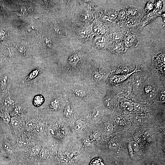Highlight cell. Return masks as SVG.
I'll list each match as a JSON object with an SVG mask.
<instances>
[{"instance_id": "3", "label": "cell", "mask_w": 165, "mask_h": 165, "mask_svg": "<svg viewBox=\"0 0 165 165\" xmlns=\"http://www.w3.org/2000/svg\"><path fill=\"white\" fill-rule=\"evenodd\" d=\"M0 116L3 121L7 123L10 120V116L8 112L5 110L1 107L0 106Z\"/></svg>"}, {"instance_id": "26", "label": "cell", "mask_w": 165, "mask_h": 165, "mask_svg": "<svg viewBox=\"0 0 165 165\" xmlns=\"http://www.w3.org/2000/svg\"><path fill=\"white\" fill-rule=\"evenodd\" d=\"M128 148L129 149L130 153L131 156H132L133 155V150L130 144L129 145Z\"/></svg>"}, {"instance_id": "16", "label": "cell", "mask_w": 165, "mask_h": 165, "mask_svg": "<svg viewBox=\"0 0 165 165\" xmlns=\"http://www.w3.org/2000/svg\"><path fill=\"white\" fill-rule=\"evenodd\" d=\"M134 122L138 125L141 124L142 123V118L138 115L135 116L134 117Z\"/></svg>"}, {"instance_id": "18", "label": "cell", "mask_w": 165, "mask_h": 165, "mask_svg": "<svg viewBox=\"0 0 165 165\" xmlns=\"http://www.w3.org/2000/svg\"><path fill=\"white\" fill-rule=\"evenodd\" d=\"M44 44L47 46H50L51 44V41L49 38H46L44 40Z\"/></svg>"}, {"instance_id": "28", "label": "cell", "mask_w": 165, "mask_h": 165, "mask_svg": "<svg viewBox=\"0 0 165 165\" xmlns=\"http://www.w3.org/2000/svg\"><path fill=\"white\" fill-rule=\"evenodd\" d=\"M18 165H24L20 163V164H18Z\"/></svg>"}, {"instance_id": "2", "label": "cell", "mask_w": 165, "mask_h": 165, "mask_svg": "<svg viewBox=\"0 0 165 165\" xmlns=\"http://www.w3.org/2000/svg\"><path fill=\"white\" fill-rule=\"evenodd\" d=\"M4 105L8 107L13 104L14 101L12 99L11 94L7 92L2 99Z\"/></svg>"}, {"instance_id": "1", "label": "cell", "mask_w": 165, "mask_h": 165, "mask_svg": "<svg viewBox=\"0 0 165 165\" xmlns=\"http://www.w3.org/2000/svg\"><path fill=\"white\" fill-rule=\"evenodd\" d=\"M67 90L71 94L72 100L87 101L91 98L93 90L86 85L82 83H72L67 86Z\"/></svg>"}, {"instance_id": "17", "label": "cell", "mask_w": 165, "mask_h": 165, "mask_svg": "<svg viewBox=\"0 0 165 165\" xmlns=\"http://www.w3.org/2000/svg\"><path fill=\"white\" fill-rule=\"evenodd\" d=\"M48 150L46 149H44L39 152V155L41 158L45 157L47 154Z\"/></svg>"}, {"instance_id": "23", "label": "cell", "mask_w": 165, "mask_h": 165, "mask_svg": "<svg viewBox=\"0 0 165 165\" xmlns=\"http://www.w3.org/2000/svg\"><path fill=\"white\" fill-rule=\"evenodd\" d=\"M141 83V81L139 79H136L134 81L133 84L134 86L136 87H138L140 86Z\"/></svg>"}, {"instance_id": "12", "label": "cell", "mask_w": 165, "mask_h": 165, "mask_svg": "<svg viewBox=\"0 0 165 165\" xmlns=\"http://www.w3.org/2000/svg\"><path fill=\"white\" fill-rule=\"evenodd\" d=\"M124 105L126 108L129 111H131L133 109V106L131 103L129 102H125Z\"/></svg>"}, {"instance_id": "10", "label": "cell", "mask_w": 165, "mask_h": 165, "mask_svg": "<svg viewBox=\"0 0 165 165\" xmlns=\"http://www.w3.org/2000/svg\"><path fill=\"white\" fill-rule=\"evenodd\" d=\"M11 123L13 127H16L18 126L19 122L17 118L14 117L11 118Z\"/></svg>"}, {"instance_id": "22", "label": "cell", "mask_w": 165, "mask_h": 165, "mask_svg": "<svg viewBox=\"0 0 165 165\" xmlns=\"http://www.w3.org/2000/svg\"><path fill=\"white\" fill-rule=\"evenodd\" d=\"M5 62L4 59L0 57V69L3 68L5 66Z\"/></svg>"}, {"instance_id": "19", "label": "cell", "mask_w": 165, "mask_h": 165, "mask_svg": "<svg viewBox=\"0 0 165 165\" xmlns=\"http://www.w3.org/2000/svg\"><path fill=\"white\" fill-rule=\"evenodd\" d=\"M7 38V35L3 31H0V39L1 40H5Z\"/></svg>"}, {"instance_id": "4", "label": "cell", "mask_w": 165, "mask_h": 165, "mask_svg": "<svg viewBox=\"0 0 165 165\" xmlns=\"http://www.w3.org/2000/svg\"><path fill=\"white\" fill-rule=\"evenodd\" d=\"M61 103V99L60 97L55 98L51 101L50 106L53 108L56 109L59 107Z\"/></svg>"}, {"instance_id": "21", "label": "cell", "mask_w": 165, "mask_h": 165, "mask_svg": "<svg viewBox=\"0 0 165 165\" xmlns=\"http://www.w3.org/2000/svg\"><path fill=\"white\" fill-rule=\"evenodd\" d=\"M20 141L23 146H29L30 144V142L29 141L22 140L21 139Z\"/></svg>"}, {"instance_id": "14", "label": "cell", "mask_w": 165, "mask_h": 165, "mask_svg": "<svg viewBox=\"0 0 165 165\" xmlns=\"http://www.w3.org/2000/svg\"><path fill=\"white\" fill-rule=\"evenodd\" d=\"M44 129V126L42 123L38 124L36 127V131L38 133L42 132Z\"/></svg>"}, {"instance_id": "7", "label": "cell", "mask_w": 165, "mask_h": 165, "mask_svg": "<svg viewBox=\"0 0 165 165\" xmlns=\"http://www.w3.org/2000/svg\"><path fill=\"white\" fill-rule=\"evenodd\" d=\"M43 101L44 99L42 96L38 95L34 98L33 102L35 105L39 106L43 103Z\"/></svg>"}, {"instance_id": "25", "label": "cell", "mask_w": 165, "mask_h": 165, "mask_svg": "<svg viewBox=\"0 0 165 165\" xmlns=\"http://www.w3.org/2000/svg\"><path fill=\"white\" fill-rule=\"evenodd\" d=\"M121 73L127 72L129 71V69L127 67H124L120 70Z\"/></svg>"}, {"instance_id": "6", "label": "cell", "mask_w": 165, "mask_h": 165, "mask_svg": "<svg viewBox=\"0 0 165 165\" xmlns=\"http://www.w3.org/2000/svg\"><path fill=\"white\" fill-rule=\"evenodd\" d=\"M89 165H105V164L100 157H98L93 159Z\"/></svg>"}, {"instance_id": "20", "label": "cell", "mask_w": 165, "mask_h": 165, "mask_svg": "<svg viewBox=\"0 0 165 165\" xmlns=\"http://www.w3.org/2000/svg\"><path fill=\"white\" fill-rule=\"evenodd\" d=\"M125 43L128 46H130L132 44V38L129 37L125 39Z\"/></svg>"}, {"instance_id": "15", "label": "cell", "mask_w": 165, "mask_h": 165, "mask_svg": "<svg viewBox=\"0 0 165 165\" xmlns=\"http://www.w3.org/2000/svg\"><path fill=\"white\" fill-rule=\"evenodd\" d=\"M3 147L4 149L7 151L9 152L11 151V146L10 144L8 142H4L3 144Z\"/></svg>"}, {"instance_id": "5", "label": "cell", "mask_w": 165, "mask_h": 165, "mask_svg": "<svg viewBox=\"0 0 165 165\" xmlns=\"http://www.w3.org/2000/svg\"><path fill=\"white\" fill-rule=\"evenodd\" d=\"M79 59L77 56L73 55L71 56L69 59V64L72 66H75L78 64Z\"/></svg>"}, {"instance_id": "11", "label": "cell", "mask_w": 165, "mask_h": 165, "mask_svg": "<svg viewBox=\"0 0 165 165\" xmlns=\"http://www.w3.org/2000/svg\"><path fill=\"white\" fill-rule=\"evenodd\" d=\"M40 152V149L38 146H35L33 147L31 149V153L33 155H35L38 154Z\"/></svg>"}, {"instance_id": "13", "label": "cell", "mask_w": 165, "mask_h": 165, "mask_svg": "<svg viewBox=\"0 0 165 165\" xmlns=\"http://www.w3.org/2000/svg\"><path fill=\"white\" fill-rule=\"evenodd\" d=\"M34 124V121L33 120H31L29 121L26 124V128L28 130L32 129Z\"/></svg>"}, {"instance_id": "8", "label": "cell", "mask_w": 165, "mask_h": 165, "mask_svg": "<svg viewBox=\"0 0 165 165\" xmlns=\"http://www.w3.org/2000/svg\"><path fill=\"white\" fill-rule=\"evenodd\" d=\"M55 126L54 125H50L48 129V131L49 134L51 136H53L55 133Z\"/></svg>"}, {"instance_id": "27", "label": "cell", "mask_w": 165, "mask_h": 165, "mask_svg": "<svg viewBox=\"0 0 165 165\" xmlns=\"http://www.w3.org/2000/svg\"><path fill=\"white\" fill-rule=\"evenodd\" d=\"M16 142H17V144L20 147L23 146L22 145L20 141V138L17 139L16 140Z\"/></svg>"}, {"instance_id": "24", "label": "cell", "mask_w": 165, "mask_h": 165, "mask_svg": "<svg viewBox=\"0 0 165 165\" xmlns=\"http://www.w3.org/2000/svg\"><path fill=\"white\" fill-rule=\"evenodd\" d=\"M134 109L137 111H139L141 108V105L138 103L135 104L134 105Z\"/></svg>"}, {"instance_id": "9", "label": "cell", "mask_w": 165, "mask_h": 165, "mask_svg": "<svg viewBox=\"0 0 165 165\" xmlns=\"http://www.w3.org/2000/svg\"><path fill=\"white\" fill-rule=\"evenodd\" d=\"M133 151L137 152L139 150V147L138 144L135 141H133L130 144Z\"/></svg>"}]
</instances>
